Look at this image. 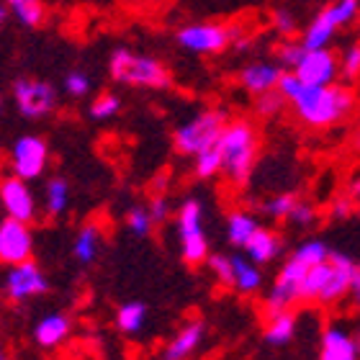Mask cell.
<instances>
[{
	"label": "cell",
	"mask_w": 360,
	"mask_h": 360,
	"mask_svg": "<svg viewBox=\"0 0 360 360\" xmlns=\"http://www.w3.org/2000/svg\"><path fill=\"white\" fill-rule=\"evenodd\" d=\"M296 72L304 85H332L338 83L340 77V57L327 49H307V54L301 57V62L296 65Z\"/></svg>",
	"instance_id": "cell-13"
},
{
	"label": "cell",
	"mask_w": 360,
	"mask_h": 360,
	"mask_svg": "<svg viewBox=\"0 0 360 360\" xmlns=\"http://www.w3.org/2000/svg\"><path fill=\"white\" fill-rule=\"evenodd\" d=\"M121 111V98L116 93H101L98 98H93L90 103V119L96 121H108Z\"/></svg>",
	"instance_id": "cell-34"
},
{
	"label": "cell",
	"mask_w": 360,
	"mask_h": 360,
	"mask_svg": "<svg viewBox=\"0 0 360 360\" xmlns=\"http://www.w3.org/2000/svg\"><path fill=\"white\" fill-rule=\"evenodd\" d=\"M11 8V15H15L26 29H37L44 21V6L41 0H3Z\"/></svg>",
	"instance_id": "cell-28"
},
{
	"label": "cell",
	"mask_w": 360,
	"mask_h": 360,
	"mask_svg": "<svg viewBox=\"0 0 360 360\" xmlns=\"http://www.w3.org/2000/svg\"><path fill=\"white\" fill-rule=\"evenodd\" d=\"M360 263H355L353 257L345 252H332L330 263H327V281L319 293V307H335L338 301L350 296V285H353L355 270Z\"/></svg>",
	"instance_id": "cell-11"
},
{
	"label": "cell",
	"mask_w": 360,
	"mask_h": 360,
	"mask_svg": "<svg viewBox=\"0 0 360 360\" xmlns=\"http://www.w3.org/2000/svg\"><path fill=\"white\" fill-rule=\"evenodd\" d=\"M203 340H206V324L201 319H191L167 340L162 360H191L203 345Z\"/></svg>",
	"instance_id": "cell-17"
},
{
	"label": "cell",
	"mask_w": 360,
	"mask_h": 360,
	"mask_svg": "<svg viewBox=\"0 0 360 360\" xmlns=\"http://www.w3.org/2000/svg\"><path fill=\"white\" fill-rule=\"evenodd\" d=\"M0 108H3V96H0Z\"/></svg>",
	"instance_id": "cell-47"
},
{
	"label": "cell",
	"mask_w": 360,
	"mask_h": 360,
	"mask_svg": "<svg viewBox=\"0 0 360 360\" xmlns=\"http://www.w3.org/2000/svg\"><path fill=\"white\" fill-rule=\"evenodd\" d=\"M8 15H11V8H8L6 3H3V6H0V23H6Z\"/></svg>",
	"instance_id": "cell-45"
},
{
	"label": "cell",
	"mask_w": 360,
	"mask_h": 360,
	"mask_svg": "<svg viewBox=\"0 0 360 360\" xmlns=\"http://www.w3.org/2000/svg\"><path fill=\"white\" fill-rule=\"evenodd\" d=\"M355 211H358V201L347 193L338 195V198L330 203V217L335 219V221H347L350 217H355Z\"/></svg>",
	"instance_id": "cell-39"
},
{
	"label": "cell",
	"mask_w": 360,
	"mask_h": 360,
	"mask_svg": "<svg viewBox=\"0 0 360 360\" xmlns=\"http://www.w3.org/2000/svg\"><path fill=\"white\" fill-rule=\"evenodd\" d=\"M147 209H150L152 221H155V224H162V221L170 219V203H167L165 195H155V198L147 203Z\"/></svg>",
	"instance_id": "cell-41"
},
{
	"label": "cell",
	"mask_w": 360,
	"mask_h": 360,
	"mask_svg": "<svg viewBox=\"0 0 360 360\" xmlns=\"http://www.w3.org/2000/svg\"><path fill=\"white\" fill-rule=\"evenodd\" d=\"M316 360H360V340L355 332L338 322H330L319 335Z\"/></svg>",
	"instance_id": "cell-15"
},
{
	"label": "cell",
	"mask_w": 360,
	"mask_h": 360,
	"mask_svg": "<svg viewBox=\"0 0 360 360\" xmlns=\"http://www.w3.org/2000/svg\"><path fill=\"white\" fill-rule=\"evenodd\" d=\"M296 332H299V316H296L293 309L276 311V314H265L263 338L270 347H285L296 338Z\"/></svg>",
	"instance_id": "cell-19"
},
{
	"label": "cell",
	"mask_w": 360,
	"mask_h": 360,
	"mask_svg": "<svg viewBox=\"0 0 360 360\" xmlns=\"http://www.w3.org/2000/svg\"><path fill=\"white\" fill-rule=\"evenodd\" d=\"M330 255H332L330 245L324 240H319V237H309L301 245H296V250L283 260L281 270L276 273V281L270 283L268 293H265V301H263L265 314H276V311L291 309L299 301V288L304 276L314 265L330 260Z\"/></svg>",
	"instance_id": "cell-2"
},
{
	"label": "cell",
	"mask_w": 360,
	"mask_h": 360,
	"mask_svg": "<svg viewBox=\"0 0 360 360\" xmlns=\"http://www.w3.org/2000/svg\"><path fill=\"white\" fill-rule=\"evenodd\" d=\"M338 23L332 21V15L327 13V8H322L319 13L311 18L307 29H304V37H301V44L307 49H327L332 44V39L338 37Z\"/></svg>",
	"instance_id": "cell-23"
},
{
	"label": "cell",
	"mask_w": 360,
	"mask_h": 360,
	"mask_svg": "<svg viewBox=\"0 0 360 360\" xmlns=\"http://www.w3.org/2000/svg\"><path fill=\"white\" fill-rule=\"evenodd\" d=\"M34 252V234H31L26 221L15 219H3L0 221V263L3 265H18L31 260Z\"/></svg>",
	"instance_id": "cell-12"
},
{
	"label": "cell",
	"mask_w": 360,
	"mask_h": 360,
	"mask_svg": "<svg viewBox=\"0 0 360 360\" xmlns=\"http://www.w3.org/2000/svg\"><path fill=\"white\" fill-rule=\"evenodd\" d=\"M350 301H353V307L360 311V265H358V270H355L353 285H350Z\"/></svg>",
	"instance_id": "cell-42"
},
{
	"label": "cell",
	"mask_w": 360,
	"mask_h": 360,
	"mask_svg": "<svg viewBox=\"0 0 360 360\" xmlns=\"http://www.w3.org/2000/svg\"><path fill=\"white\" fill-rule=\"evenodd\" d=\"M98 250H101V229L98 224H85L72 242V257L80 265H90L98 257Z\"/></svg>",
	"instance_id": "cell-25"
},
{
	"label": "cell",
	"mask_w": 360,
	"mask_h": 360,
	"mask_svg": "<svg viewBox=\"0 0 360 360\" xmlns=\"http://www.w3.org/2000/svg\"><path fill=\"white\" fill-rule=\"evenodd\" d=\"M307 54V46L296 41V39H283L276 44V62L283 70H296V65L301 62V57Z\"/></svg>",
	"instance_id": "cell-31"
},
{
	"label": "cell",
	"mask_w": 360,
	"mask_h": 360,
	"mask_svg": "<svg viewBox=\"0 0 360 360\" xmlns=\"http://www.w3.org/2000/svg\"><path fill=\"white\" fill-rule=\"evenodd\" d=\"M232 268H234V283H232V291L242 293V296H252L263 288L265 283V276H263V265L252 263L245 252L232 255Z\"/></svg>",
	"instance_id": "cell-21"
},
{
	"label": "cell",
	"mask_w": 360,
	"mask_h": 360,
	"mask_svg": "<svg viewBox=\"0 0 360 360\" xmlns=\"http://www.w3.org/2000/svg\"><path fill=\"white\" fill-rule=\"evenodd\" d=\"M347 195H353L355 201L360 203V175H355V178L347 183Z\"/></svg>",
	"instance_id": "cell-43"
},
{
	"label": "cell",
	"mask_w": 360,
	"mask_h": 360,
	"mask_svg": "<svg viewBox=\"0 0 360 360\" xmlns=\"http://www.w3.org/2000/svg\"><path fill=\"white\" fill-rule=\"evenodd\" d=\"M62 88H65V93L72 98H85L90 93L88 72H83V70H72V72H68L65 80H62Z\"/></svg>",
	"instance_id": "cell-38"
},
{
	"label": "cell",
	"mask_w": 360,
	"mask_h": 360,
	"mask_svg": "<svg viewBox=\"0 0 360 360\" xmlns=\"http://www.w3.org/2000/svg\"><path fill=\"white\" fill-rule=\"evenodd\" d=\"M3 291H6V296L11 301L21 304V301L37 299V296H41V293L46 291V278L37 263L26 260V263H18L8 268Z\"/></svg>",
	"instance_id": "cell-14"
},
{
	"label": "cell",
	"mask_w": 360,
	"mask_h": 360,
	"mask_svg": "<svg viewBox=\"0 0 360 360\" xmlns=\"http://www.w3.org/2000/svg\"><path fill=\"white\" fill-rule=\"evenodd\" d=\"M108 75L121 85H131V88H150L162 90L170 88L173 77L170 70L152 54L131 52L127 46H116L108 57Z\"/></svg>",
	"instance_id": "cell-5"
},
{
	"label": "cell",
	"mask_w": 360,
	"mask_h": 360,
	"mask_svg": "<svg viewBox=\"0 0 360 360\" xmlns=\"http://www.w3.org/2000/svg\"><path fill=\"white\" fill-rule=\"evenodd\" d=\"M221 167H224V162H221V152H219L217 144L193 158V173H195V178H201V180L217 178V175L221 173Z\"/></svg>",
	"instance_id": "cell-29"
},
{
	"label": "cell",
	"mask_w": 360,
	"mask_h": 360,
	"mask_svg": "<svg viewBox=\"0 0 360 360\" xmlns=\"http://www.w3.org/2000/svg\"><path fill=\"white\" fill-rule=\"evenodd\" d=\"M211 276L217 278L224 288H232L234 283V268H232V255H221V252H214V255L206 260Z\"/></svg>",
	"instance_id": "cell-36"
},
{
	"label": "cell",
	"mask_w": 360,
	"mask_h": 360,
	"mask_svg": "<svg viewBox=\"0 0 360 360\" xmlns=\"http://www.w3.org/2000/svg\"><path fill=\"white\" fill-rule=\"evenodd\" d=\"M113 324L121 335H139L147 324V304L142 301H127L116 309L113 314Z\"/></svg>",
	"instance_id": "cell-24"
},
{
	"label": "cell",
	"mask_w": 360,
	"mask_h": 360,
	"mask_svg": "<svg viewBox=\"0 0 360 360\" xmlns=\"http://www.w3.org/2000/svg\"><path fill=\"white\" fill-rule=\"evenodd\" d=\"M350 147H353L355 152H360V127L353 131V136H350Z\"/></svg>",
	"instance_id": "cell-44"
},
{
	"label": "cell",
	"mask_w": 360,
	"mask_h": 360,
	"mask_svg": "<svg viewBox=\"0 0 360 360\" xmlns=\"http://www.w3.org/2000/svg\"><path fill=\"white\" fill-rule=\"evenodd\" d=\"M13 101L23 119H44L57 105V90L44 80L18 77L13 83Z\"/></svg>",
	"instance_id": "cell-9"
},
{
	"label": "cell",
	"mask_w": 360,
	"mask_h": 360,
	"mask_svg": "<svg viewBox=\"0 0 360 360\" xmlns=\"http://www.w3.org/2000/svg\"><path fill=\"white\" fill-rule=\"evenodd\" d=\"M226 121V111L221 108H203V111L193 113L188 121H183L173 134V144L175 150L186 158H195L201 155L203 150H209L219 142V136L224 131Z\"/></svg>",
	"instance_id": "cell-7"
},
{
	"label": "cell",
	"mask_w": 360,
	"mask_h": 360,
	"mask_svg": "<svg viewBox=\"0 0 360 360\" xmlns=\"http://www.w3.org/2000/svg\"><path fill=\"white\" fill-rule=\"evenodd\" d=\"M316 219H319V209H316L314 203L299 201V206H296V211H293V217H291V224L307 229V226L316 224Z\"/></svg>",
	"instance_id": "cell-40"
},
{
	"label": "cell",
	"mask_w": 360,
	"mask_h": 360,
	"mask_svg": "<svg viewBox=\"0 0 360 360\" xmlns=\"http://www.w3.org/2000/svg\"><path fill=\"white\" fill-rule=\"evenodd\" d=\"M221 152V175L234 188H245L255 175L260 155V131L250 119H229L217 142Z\"/></svg>",
	"instance_id": "cell-3"
},
{
	"label": "cell",
	"mask_w": 360,
	"mask_h": 360,
	"mask_svg": "<svg viewBox=\"0 0 360 360\" xmlns=\"http://www.w3.org/2000/svg\"><path fill=\"white\" fill-rule=\"evenodd\" d=\"M0 360H8V358H6V355H3V350H0Z\"/></svg>",
	"instance_id": "cell-46"
},
{
	"label": "cell",
	"mask_w": 360,
	"mask_h": 360,
	"mask_svg": "<svg viewBox=\"0 0 360 360\" xmlns=\"http://www.w3.org/2000/svg\"><path fill=\"white\" fill-rule=\"evenodd\" d=\"M70 319L60 311H52V314H44L41 319L37 322L34 327V340H37L39 347H46V350H52V347L62 345L70 335Z\"/></svg>",
	"instance_id": "cell-22"
},
{
	"label": "cell",
	"mask_w": 360,
	"mask_h": 360,
	"mask_svg": "<svg viewBox=\"0 0 360 360\" xmlns=\"http://www.w3.org/2000/svg\"><path fill=\"white\" fill-rule=\"evenodd\" d=\"M124 224H127V229L134 237H147L152 232L155 221H152V214L147 206H131L127 211V217H124Z\"/></svg>",
	"instance_id": "cell-33"
},
{
	"label": "cell",
	"mask_w": 360,
	"mask_h": 360,
	"mask_svg": "<svg viewBox=\"0 0 360 360\" xmlns=\"http://www.w3.org/2000/svg\"><path fill=\"white\" fill-rule=\"evenodd\" d=\"M0 206L8 219L15 221H34L37 219V195L31 191L29 180H21L18 175H6L0 180Z\"/></svg>",
	"instance_id": "cell-10"
},
{
	"label": "cell",
	"mask_w": 360,
	"mask_h": 360,
	"mask_svg": "<svg viewBox=\"0 0 360 360\" xmlns=\"http://www.w3.org/2000/svg\"><path fill=\"white\" fill-rule=\"evenodd\" d=\"M270 23H273L276 34H281L283 39H291L293 34H296V29H299V18H296L288 8H278V11H273Z\"/></svg>",
	"instance_id": "cell-37"
},
{
	"label": "cell",
	"mask_w": 360,
	"mask_h": 360,
	"mask_svg": "<svg viewBox=\"0 0 360 360\" xmlns=\"http://www.w3.org/2000/svg\"><path fill=\"white\" fill-rule=\"evenodd\" d=\"M301 195L296 191H283V193H276L263 201V214L276 221H291L293 211L299 206Z\"/></svg>",
	"instance_id": "cell-26"
},
{
	"label": "cell",
	"mask_w": 360,
	"mask_h": 360,
	"mask_svg": "<svg viewBox=\"0 0 360 360\" xmlns=\"http://www.w3.org/2000/svg\"><path fill=\"white\" fill-rule=\"evenodd\" d=\"M358 219H360V203H358Z\"/></svg>",
	"instance_id": "cell-48"
},
{
	"label": "cell",
	"mask_w": 360,
	"mask_h": 360,
	"mask_svg": "<svg viewBox=\"0 0 360 360\" xmlns=\"http://www.w3.org/2000/svg\"><path fill=\"white\" fill-rule=\"evenodd\" d=\"M175 41L180 49H186L191 54H201V57H211V54H221L229 46L237 49H248L250 37L245 34V26L240 23H219V21H195L186 23L175 31Z\"/></svg>",
	"instance_id": "cell-4"
},
{
	"label": "cell",
	"mask_w": 360,
	"mask_h": 360,
	"mask_svg": "<svg viewBox=\"0 0 360 360\" xmlns=\"http://www.w3.org/2000/svg\"><path fill=\"white\" fill-rule=\"evenodd\" d=\"M260 219H257L255 211L250 209H234L226 214V224H224V232H226V242L237 250H245L250 240H252V234L260 229Z\"/></svg>",
	"instance_id": "cell-20"
},
{
	"label": "cell",
	"mask_w": 360,
	"mask_h": 360,
	"mask_svg": "<svg viewBox=\"0 0 360 360\" xmlns=\"http://www.w3.org/2000/svg\"><path fill=\"white\" fill-rule=\"evenodd\" d=\"M285 101L283 93L281 90H268V93H263V96H255V101H252V108H255V116L257 119H276V116H281V111L285 108Z\"/></svg>",
	"instance_id": "cell-30"
},
{
	"label": "cell",
	"mask_w": 360,
	"mask_h": 360,
	"mask_svg": "<svg viewBox=\"0 0 360 360\" xmlns=\"http://www.w3.org/2000/svg\"><path fill=\"white\" fill-rule=\"evenodd\" d=\"M340 77H342L345 83L360 80V41L350 44L345 52L340 54Z\"/></svg>",
	"instance_id": "cell-35"
},
{
	"label": "cell",
	"mask_w": 360,
	"mask_h": 360,
	"mask_svg": "<svg viewBox=\"0 0 360 360\" xmlns=\"http://www.w3.org/2000/svg\"><path fill=\"white\" fill-rule=\"evenodd\" d=\"M327 13L332 15V21L338 23V29H345V26L360 18V0H335L327 6Z\"/></svg>",
	"instance_id": "cell-32"
},
{
	"label": "cell",
	"mask_w": 360,
	"mask_h": 360,
	"mask_svg": "<svg viewBox=\"0 0 360 360\" xmlns=\"http://www.w3.org/2000/svg\"><path fill=\"white\" fill-rule=\"evenodd\" d=\"M70 206V186L65 178L46 180L44 188V209L49 217H62Z\"/></svg>",
	"instance_id": "cell-27"
},
{
	"label": "cell",
	"mask_w": 360,
	"mask_h": 360,
	"mask_svg": "<svg viewBox=\"0 0 360 360\" xmlns=\"http://www.w3.org/2000/svg\"><path fill=\"white\" fill-rule=\"evenodd\" d=\"M278 90L291 105L293 116L309 129H332L347 121L358 108L355 90L345 83L304 85L296 72L285 70Z\"/></svg>",
	"instance_id": "cell-1"
},
{
	"label": "cell",
	"mask_w": 360,
	"mask_h": 360,
	"mask_svg": "<svg viewBox=\"0 0 360 360\" xmlns=\"http://www.w3.org/2000/svg\"><path fill=\"white\" fill-rule=\"evenodd\" d=\"M242 252H245L252 263L270 265V263H276L278 257H281V252H283V237L278 232H273V229H268V226H260V229L252 234V240L245 245Z\"/></svg>",
	"instance_id": "cell-18"
},
{
	"label": "cell",
	"mask_w": 360,
	"mask_h": 360,
	"mask_svg": "<svg viewBox=\"0 0 360 360\" xmlns=\"http://www.w3.org/2000/svg\"><path fill=\"white\" fill-rule=\"evenodd\" d=\"M49 165V147L39 134H23L11 150V173L21 180H39Z\"/></svg>",
	"instance_id": "cell-8"
},
{
	"label": "cell",
	"mask_w": 360,
	"mask_h": 360,
	"mask_svg": "<svg viewBox=\"0 0 360 360\" xmlns=\"http://www.w3.org/2000/svg\"><path fill=\"white\" fill-rule=\"evenodd\" d=\"M285 70L278 65V62H268V60H255L245 65L240 70V75H237V83L245 93L250 96H263L268 90H276L278 83H281V77H283Z\"/></svg>",
	"instance_id": "cell-16"
},
{
	"label": "cell",
	"mask_w": 360,
	"mask_h": 360,
	"mask_svg": "<svg viewBox=\"0 0 360 360\" xmlns=\"http://www.w3.org/2000/svg\"><path fill=\"white\" fill-rule=\"evenodd\" d=\"M206 211L201 198H186L175 211V232H178L180 257L188 265H201L211 257L209 234H206Z\"/></svg>",
	"instance_id": "cell-6"
}]
</instances>
